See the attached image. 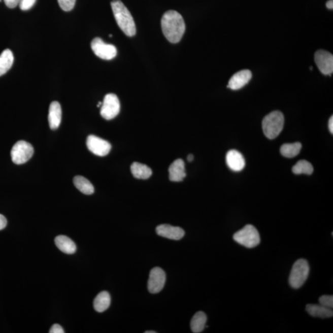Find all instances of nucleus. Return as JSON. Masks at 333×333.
I'll return each mask as SVG.
<instances>
[{
  "instance_id": "obj_36",
  "label": "nucleus",
  "mask_w": 333,
  "mask_h": 333,
  "mask_svg": "<svg viewBox=\"0 0 333 333\" xmlns=\"http://www.w3.org/2000/svg\"><path fill=\"white\" fill-rule=\"evenodd\" d=\"M102 103H103L102 102H99L98 105H97V107H100V106H102Z\"/></svg>"
},
{
  "instance_id": "obj_31",
  "label": "nucleus",
  "mask_w": 333,
  "mask_h": 333,
  "mask_svg": "<svg viewBox=\"0 0 333 333\" xmlns=\"http://www.w3.org/2000/svg\"><path fill=\"white\" fill-rule=\"evenodd\" d=\"M7 225V220L4 215L0 214V230H2Z\"/></svg>"
},
{
  "instance_id": "obj_27",
  "label": "nucleus",
  "mask_w": 333,
  "mask_h": 333,
  "mask_svg": "<svg viewBox=\"0 0 333 333\" xmlns=\"http://www.w3.org/2000/svg\"><path fill=\"white\" fill-rule=\"evenodd\" d=\"M319 303L320 305L328 307V308L332 309L333 307V296L332 295H324L319 298Z\"/></svg>"
},
{
  "instance_id": "obj_1",
  "label": "nucleus",
  "mask_w": 333,
  "mask_h": 333,
  "mask_svg": "<svg viewBox=\"0 0 333 333\" xmlns=\"http://www.w3.org/2000/svg\"><path fill=\"white\" fill-rule=\"evenodd\" d=\"M163 35L172 44L179 43L185 31L184 19L177 11L171 10L163 14L161 19Z\"/></svg>"
},
{
  "instance_id": "obj_2",
  "label": "nucleus",
  "mask_w": 333,
  "mask_h": 333,
  "mask_svg": "<svg viewBox=\"0 0 333 333\" xmlns=\"http://www.w3.org/2000/svg\"><path fill=\"white\" fill-rule=\"evenodd\" d=\"M115 19L120 29L126 36L133 37L136 34V25L130 11L120 0L111 3Z\"/></svg>"
},
{
  "instance_id": "obj_34",
  "label": "nucleus",
  "mask_w": 333,
  "mask_h": 333,
  "mask_svg": "<svg viewBox=\"0 0 333 333\" xmlns=\"http://www.w3.org/2000/svg\"><path fill=\"white\" fill-rule=\"evenodd\" d=\"M194 159V156L193 154H189L187 157V160L188 162H192Z\"/></svg>"
},
{
  "instance_id": "obj_9",
  "label": "nucleus",
  "mask_w": 333,
  "mask_h": 333,
  "mask_svg": "<svg viewBox=\"0 0 333 333\" xmlns=\"http://www.w3.org/2000/svg\"><path fill=\"white\" fill-rule=\"evenodd\" d=\"M166 275L164 271L160 268H154L149 274L148 289L152 294H156L161 291L164 287Z\"/></svg>"
},
{
  "instance_id": "obj_12",
  "label": "nucleus",
  "mask_w": 333,
  "mask_h": 333,
  "mask_svg": "<svg viewBox=\"0 0 333 333\" xmlns=\"http://www.w3.org/2000/svg\"><path fill=\"white\" fill-rule=\"evenodd\" d=\"M156 232L163 238L172 240H180L185 236V231L179 226H174L168 224H162L157 226Z\"/></svg>"
},
{
  "instance_id": "obj_11",
  "label": "nucleus",
  "mask_w": 333,
  "mask_h": 333,
  "mask_svg": "<svg viewBox=\"0 0 333 333\" xmlns=\"http://www.w3.org/2000/svg\"><path fill=\"white\" fill-rule=\"evenodd\" d=\"M315 61L321 73L332 74L333 72V56L328 51L318 50L315 54Z\"/></svg>"
},
{
  "instance_id": "obj_13",
  "label": "nucleus",
  "mask_w": 333,
  "mask_h": 333,
  "mask_svg": "<svg viewBox=\"0 0 333 333\" xmlns=\"http://www.w3.org/2000/svg\"><path fill=\"white\" fill-rule=\"evenodd\" d=\"M226 162L228 168L231 171L240 172L246 165V161L242 154L240 152L232 149L226 154Z\"/></svg>"
},
{
  "instance_id": "obj_7",
  "label": "nucleus",
  "mask_w": 333,
  "mask_h": 333,
  "mask_svg": "<svg viewBox=\"0 0 333 333\" xmlns=\"http://www.w3.org/2000/svg\"><path fill=\"white\" fill-rule=\"evenodd\" d=\"M120 105L118 97L116 94H106L102 105L100 114L103 118L110 120L113 119L119 114Z\"/></svg>"
},
{
  "instance_id": "obj_30",
  "label": "nucleus",
  "mask_w": 333,
  "mask_h": 333,
  "mask_svg": "<svg viewBox=\"0 0 333 333\" xmlns=\"http://www.w3.org/2000/svg\"><path fill=\"white\" fill-rule=\"evenodd\" d=\"M4 2L8 8H14L19 4L20 0H4Z\"/></svg>"
},
{
  "instance_id": "obj_19",
  "label": "nucleus",
  "mask_w": 333,
  "mask_h": 333,
  "mask_svg": "<svg viewBox=\"0 0 333 333\" xmlns=\"http://www.w3.org/2000/svg\"><path fill=\"white\" fill-rule=\"evenodd\" d=\"M111 298L110 293L107 291H103L94 298V309L97 312L102 313L107 310L111 305Z\"/></svg>"
},
{
  "instance_id": "obj_25",
  "label": "nucleus",
  "mask_w": 333,
  "mask_h": 333,
  "mask_svg": "<svg viewBox=\"0 0 333 333\" xmlns=\"http://www.w3.org/2000/svg\"><path fill=\"white\" fill-rule=\"evenodd\" d=\"M292 171L294 174L297 175H311L314 172V168L309 162L306 160H301L293 166Z\"/></svg>"
},
{
  "instance_id": "obj_8",
  "label": "nucleus",
  "mask_w": 333,
  "mask_h": 333,
  "mask_svg": "<svg viewBox=\"0 0 333 333\" xmlns=\"http://www.w3.org/2000/svg\"><path fill=\"white\" fill-rule=\"evenodd\" d=\"M91 47L95 55L105 60H111L117 56V51L113 45L105 44L99 37L94 39L91 43Z\"/></svg>"
},
{
  "instance_id": "obj_33",
  "label": "nucleus",
  "mask_w": 333,
  "mask_h": 333,
  "mask_svg": "<svg viewBox=\"0 0 333 333\" xmlns=\"http://www.w3.org/2000/svg\"><path fill=\"white\" fill-rule=\"evenodd\" d=\"M326 7L329 10L333 9V0H329V1L326 3Z\"/></svg>"
},
{
  "instance_id": "obj_10",
  "label": "nucleus",
  "mask_w": 333,
  "mask_h": 333,
  "mask_svg": "<svg viewBox=\"0 0 333 333\" xmlns=\"http://www.w3.org/2000/svg\"><path fill=\"white\" fill-rule=\"evenodd\" d=\"M87 146L91 153L101 157L107 156L111 149L110 143L93 135L88 137Z\"/></svg>"
},
{
  "instance_id": "obj_23",
  "label": "nucleus",
  "mask_w": 333,
  "mask_h": 333,
  "mask_svg": "<svg viewBox=\"0 0 333 333\" xmlns=\"http://www.w3.org/2000/svg\"><path fill=\"white\" fill-rule=\"evenodd\" d=\"M74 184L82 193L90 195L94 193V186L86 178L82 176H76L74 179Z\"/></svg>"
},
{
  "instance_id": "obj_28",
  "label": "nucleus",
  "mask_w": 333,
  "mask_h": 333,
  "mask_svg": "<svg viewBox=\"0 0 333 333\" xmlns=\"http://www.w3.org/2000/svg\"><path fill=\"white\" fill-rule=\"evenodd\" d=\"M37 0H20L19 7L22 11H27L31 9L35 5Z\"/></svg>"
},
{
  "instance_id": "obj_32",
  "label": "nucleus",
  "mask_w": 333,
  "mask_h": 333,
  "mask_svg": "<svg viewBox=\"0 0 333 333\" xmlns=\"http://www.w3.org/2000/svg\"><path fill=\"white\" fill-rule=\"evenodd\" d=\"M328 127L330 131V133L331 134H333V117L331 116L330 117L328 123Z\"/></svg>"
},
{
  "instance_id": "obj_29",
  "label": "nucleus",
  "mask_w": 333,
  "mask_h": 333,
  "mask_svg": "<svg viewBox=\"0 0 333 333\" xmlns=\"http://www.w3.org/2000/svg\"><path fill=\"white\" fill-rule=\"evenodd\" d=\"M50 333H64V329L62 328L61 325H59L58 324H54L51 327L50 331Z\"/></svg>"
},
{
  "instance_id": "obj_22",
  "label": "nucleus",
  "mask_w": 333,
  "mask_h": 333,
  "mask_svg": "<svg viewBox=\"0 0 333 333\" xmlns=\"http://www.w3.org/2000/svg\"><path fill=\"white\" fill-rule=\"evenodd\" d=\"M14 56L10 50H5L0 54V76L5 74L13 64Z\"/></svg>"
},
{
  "instance_id": "obj_14",
  "label": "nucleus",
  "mask_w": 333,
  "mask_h": 333,
  "mask_svg": "<svg viewBox=\"0 0 333 333\" xmlns=\"http://www.w3.org/2000/svg\"><path fill=\"white\" fill-rule=\"evenodd\" d=\"M252 78V73L249 70L238 72L231 77L228 82V87L232 90H238L245 87Z\"/></svg>"
},
{
  "instance_id": "obj_5",
  "label": "nucleus",
  "mask_w": 333,
  "mask_h": 333,
  "mask_svg": "<svg viewBox=\"0 0 333 333\" xmlns=\"http://www.w3.org/2000/svg\"><path fill=\"white\" fill-rule=\"evenodd\" d=\"M310 267L305 259H298L294 263L289 278L290 286L294 289H298L305 283L309 277Z\"/></svg>"
},
{
  "instance_id": "obj_3",
  "label": "nucleus",
  "mask_w": 333,
  "mask_h": 333,
  "mask_svg": "<svg viewBox=\"0 0 333 333\" xmlns=\"http://www.w3.org/2000/svg\"><path fill=\"white\" fill-rule=\"evenodd\" d=\"M285 117L280 111L272 112L264 117L262 128L264 134L269 139H275L283 130Z\"/></svg>"
},
{
  "instance_id": "obj_16",
  "label": "nucleus",
  "mask_w": 333,
  "mask_h": 333,
  "mask_svg": "<svg viewBox=\"0 0 333 333\" xmlns=\"http://www.w3.org/2000/svg\"><path fill=\"white\" fill-rule=\"evenodd\" d=\"M62 110L61 105L57 102L51 103L49 108L48 122L51 130H56L61 124Z\"/></svg>"
},
{
  "instance_id": "obj_20",
  "label": "nucleus",
  "mask_w": 333,
  "mask_h": 333,
  "mask_svg": "<svg viewBox=\"0 0 333 333\" xmlns=\"http://www.w3.org/2000/svg\"><path fill=\"white\" fill-rule=\"evenodd\" d=\"M131 174L138 179H148L151 176L153 172L148 166L139 162H134L131 165Z\"/></svg>"
},
{
  "instance_id": "obj_35",
  "label": "nucleus",
  "mask_w": 333,
  "mask_h": 333,
  "mask_svg": "<svg viewBox=\"0 0 333 333\" xmlns=\"http://www.w3.org/2000/svg\"><path fill=\"white\" fill-rule=\"evenodd\" d=\"M145 332V333H156V331H146Z\"/></svg>"
},
{
  "instance_id": "obj_21",
  "label": "nucleus",
  "mask_w": 333,
  "mask_h": 333,
  "mask_svg": "<svg viewBox=\"0 0 333 333\" xmlns=\"http://www.w3.org/2000/svg\"><path fill=\"white\" fill-rule=\"evenodd\" d=\"M208 318L205 312L199 311L196 313L192 318L190 327L192 332L199 333L206 328Z\"/></svg>"
},
{
  "instance_id": "obj_15",
  "label": "nucleus",
  "mask_w": 333,
  "mask_h": 333,
  "mask_svg": "<svg viewBox=\"0 0 333 333\" xmlns=\"http://www.w3.org/2000/svg\"><path fill=\"white\" fill-rule=\"evenodd\" d=\"M169 173L172 182H182L186 176L184 161L181 159L175 160L169 166Z\"/></svg>"
},
{
  "instance_id": "obj_18",
  "label": "nucleus",
  "mask_w": 333,
  "mask_h": 333,
  "mask_svg": "<svg viewBox=\"0 0 333 333\" xmlns=\"http://www.w3.org/2000/svg\"><path fill=\"white\" fill-rule=\"evenodd\" d=\"M55 244L60 251L68 254H73L76 252L77 246L74 241L68 237L60 235L55 238Z\"/></svg>"
},
{
  "instance_id": "obj_24",
  "label": "nucleus",
  "mask_w": 333,
  "mask_h": 333,
  "mask_svg": "<svg viewBox=\"0 0 333 333\" xmlns=\"http://www.w3.org/2000/svg\"><path fill=\"white\" fill-rule=\"evenodd\" d=\"M301 149H302V145L299 142L286 143L281 146L280 152L283 156L292 158L299 154Z\"/></svg>"
},
{
  "instance_id": "obj_17",
  "label": "nucleus",
  "mask_w": 333,
  "mask_h": 333,
  "mask_svg": "<svg viewBox=\"0 0 333 333\" xmlns=\"http://www.w3.org/2000/svg\"><path fill=\"white\" fill-rule=\"evenodd\" d=\"M306 311L309 315L314 317L321 318H331L333 315L332 309L317 304H308L306 306Z\"/></svg>"
},
{
  "instance_id": "obj_4",
  "label": "nucleus",
  "mask_w": 333,
  "mask_h": 333,
  "mask_svg": "<svg viewBox=\"0 0 333 333\" xmlns=\"http://www.w3.org/2000/svg\"><path fill=\"white\" fill-rule=\"evenodd\" d=\"M234 240L240 245L248 248H253L260 243V237L256 228L252 225H247L235 232Z\"/></svg>"
},
{
  "instance_id": "obj_26",
  "label": "nucleus",
  "mask_w": 333,
  "mask_h": 333,
  "mask_svg": "<svg viewBox=\"0 0 333 333\" xmlns=\"http://www.w3.org/2000/svg\"><path fill=\"white\" fill-rule=\"evenodd\" d=\"M62 10L70 11L74 8L76 0H57Z\"/></svg>"
},
{
  "instance_id": "obj_6",
  "label": "nucleus",
  "mask_w": 333,
  "mask_h": 333,
  "mask_svg": "<svg viewBox=\"0 0 333 333\" xmlns=\"http://www.w3.org/2000/svg\"><path fill=\"white\" fill-rule=\"evenodd\" d=\"M34 152L33 146L29 143L25 141H19L11 149V159L16 164L21 165L31 159Z\"/></svg>"
}]
</instances>
